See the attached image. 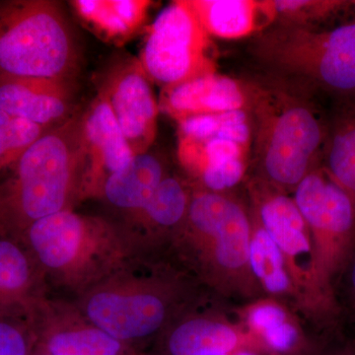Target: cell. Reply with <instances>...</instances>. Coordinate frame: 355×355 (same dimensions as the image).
Masks as SVG:
<instances>
[{"instance_id": "obj_14", "label": "cell", "mask_w": 355, "mask_h": 355, "mask_svg": "<svg viewBox=\"0 0 355 355\" xmlns=\"http://www.w3.org/2000/svg\"><path fill=\"white\" fill-rule=\"evenodd\" d=\"M198 308L180 318L160 336L158 355H200L242 349L263 352L256 338L227 311Z\"/></svg>"}, {"instance_id": "obj_8", "label": "cell", "mask_w": 355, "mask_h": 355, "mask_svg": "<svg viewBox=\"0 0 355 355\" xmlns=\"http://www.w3.org/2000/svg\"><path fill=\"white\" fill-rule=\"evenodd\" d=\"M261 137V177L258 181L284 193L296 187L318 165L323 154L328 123L300 103L277 110Z\"/></svg>"}, {"instance_id": "obj_23", "label": "cell", "mask_w": 355, "mask_h": 355, "mask_svg": "<svg viewBox=\"0 0 355 355\" xmlns=\"http://www.w3.org/2000/svg\"><path fill=\"white\" fill-rule=\"evenodd\" d=\"M79 19L101 38L121 44L132 38L146 19L150 1L76 0L70 2Z\"/></svg>"}, {"instance_id": "obj_30", "label": "cell", "mask_w": 355, "mask_h": 355, "mask_svg": "<svg viewBox=\"0 0 355 355\" xmlns=\"http://www.w3.org/2000/svg\"><path fill=\"white\" fill-rule=\"evenodd\" d=\"M200 355H268L265 352L260 350L252 349H242L234 350L230 352H209V354H203Z\"/></svg>"}, {"instance_id": "obj_20", "label": "cell", "mask_w": 355, "mask_h": 355, "mask_svg": "<svg viewBox=\"0 0 355 355\" xmlns=\"http://www.w3.org/2000/svg\"><path fill=\"white\" fill-rule=\"evenodd\" d=\"M252 219L250 261L252 272L263 296L277 299L291 306L306 322L304 296L292 277L284 254L253 214Z\"/></svg>"}, {"instance_id": "obj_17", "label": "cell", "mask_w": 355, "mask_h": 355, "mask_svg": "<svg viewBox=\"0 0 355 355\" xmlns=\"http://www.w3.org/2000/svg\"><path fill=\"white\" fill-rule=\"evenodd\" d=\"M73 81L33 77H0V112L44 128L73 116Z\"/></svg>"}, {"instance_id": "obj_5", "label": "cell", "mask_w": 355, "mask_h": 355, "mask_svg": "<svg viewBox=\"0 0 355 355\" xmlns=\"http://www.w3.org/2000/svg\"><path fill=\"white\" fill-rule=\"evenodd\" d=\"M292 193L312 240L317 331L321 336H338L336 289L355 244V205L321 167L309 173Z\"/></svg>"}, {"instance_id": "obj_4", "label": "cell", "mask_w": 355, "mask_h": 355, "mask_svg": "<svg viewBox=\"0 0 355 355\" xmlns=\"http://www.w3.org/2000/svg\"><path fill=\"white\" fill-rule=\"evenodd\" d=\"M20 242L44 279L78 295L132 260L130 243L118 228L73 209L34 222Z\"/></svg>"}, {"instance_id": "obj_27", "label": "cell", "mask_w": 355, "mask_h": 355, "mask_svg": "<svg viewBox=\"0 0 355 355\" xmlns=\"http://www.w3.org/2000/svg\"><path fill=\"white\" fill-rule=\"evenodd\" d=\"M35 342L36 336L24 318H0V355H30Z\"/></svg>"}, {"instance_id": "obj_10", "label": "cell", "mask_w": 355, "mask_h": 355, "mask_svg": "<svg viewBox=\"0 0 355 355\" xmlns=\"http://www.w3.org/2000/svg\"><path fill=\"white\" fill-rule=\"evenodd\" d=\"M250 139L245 110L214 114L200 139H179L180 161L200 180L202 190L227 193L245 176Z\"/></svg>"}, {"instance_id": "obj_12", "label": "cell", "mask_w": 355, "mask_h": 355, "mask_svg": "<svg viewBox=\"0 0 355 355\" xmlns=\"http://www.w3.org/2000/svg\"><path fill=\"white\" fill-rule=\"evenodd\" d=\"M233 316L268 355H317L328 340L314 333L291 306L263 296L232 308Z\"/></svg>"}, {"instance_id": "obj_29", "label": "cell", "mask_w": 355, "mask_h": 355, "mask_svg": "<svg viewBox=\"0 0 355 355\" xmlns=\"http://www.w3.org/2000/svg\"><path fill=\"white\" fill-rule=\"evenodd\" d=\"M317 355H355V340L333 338L324 343Z\"/></svg>"}, {"instance_id": "obj_19", "label": "cell", "mask_w": 355, "mask_h": 355, "mask_svg": "<svg viewBox=\"0 0 355 355\" xmlns=\"http://www.w3.org/2000/svg\"><path fill=\"white\" fill-rule=\"evenodd\" d=\"M246 96L237 81L209 73L164 88L160 108L178 121L202 114L244 110Z\"/></svg>"}, {"instance_id": "obj_1", "label": "cell", "mask_w": 355, "mask_h": 355, "mask_svg": "<svg viewBox=\"0 0 355 355\" xmlns=\"http://www.w3.org/2000/svg\"><path fill=\"white\" fill-rule=\"evenodd\" d=\"M144 265L142 270L130 260L79 295L84 318L125 345L159 340L202 303V286L180 266Z\"/></svg>"}, {"instance_id": "obj_24", "label": "cell", "mask_w": 355, "mask_h": 355, "mask_svg": "<svg viewBox=\"0 0 355 355\" xmlns=\"http://www.w3.org/2000/svg\"><path fill=\"white\" fill-rule=\"evenodd\" d=\"M320 167L355 205V99L342 100L328 123Z\"/></svg>"}, {"instance_id": "obj_25", "label": "cell", "mask_w": 355, "mask_h": 355, "mask_svg": "<svg viewBox=\"0 0 355 355\" xmlns=\"http://www.w3.org/2000/svg\"><path fill=\"white\" fill-rule=\"evenodd\" d=\"M205 32L224 39L247 36L257 26L261 4L245 0H198L190 1Z\"/></svg>"}, {"instance_id": "obj_28", "label": "cell", "mask_w": 355, "mask_h": 355, "mask_svg": "<svg viewBox=\"0 0 355 355\" xmlns=\"http://www.w3.org/2000/svg\"><path fill=\"white\" fill-rule=\"evenodd\" d=\"M336 301L340 328L347 324L355 330V244L336 289Z\"/></svg>"}, {"instance_id": "obj_9", "label": "cell", "mask_w": 355, "mask_h": 355, "mask_svg": "<svg viewBox=\"0 0 355 355\" xmlns=\"http://www.w3.org/2000/svg\"><path fill=\"white\" fill-rule=\"evenodd\" d=\"M207 36L190 1L172 2L149 28L139 64L164 88L212 73Z\"/></svg>"}, {"instance_id": "obj_11", "label": "cell", "mask_w": 355, "mask_h": 355, "mask_svg": "<svg viewBox=\"0 0 355 355\" xmlns=\"http://www.w3.org/2000/svg\"><path fill=\"white\" fill-rule=\"evenodd\" d=\"M251 212L280 250L292 277L302 292L306 304V323L317 331L313 301V247L307 224L288 193L252 182Z\"/></svg>"}, {"instance_id": "obj_3", "label": "cell", "mask_w": 355, "mask_h": 355, "mask_svg": "<svg viewBox=\"0 0 355 355\" xmlns=\"http://www.w3.org/2000/svg\"><path fill=\"white\" fill-rule=\"evenodd\" d=\"M6 173L0 178V236L20 241L34 222L85 198L83 114L46 130Z\"/></svg>"}, {"instance_id": "obj_16", "label": "cell", "mask_w": 355, "mask_h": 355, "mask_svg": "<svg viewBox=\"0 0 355 355\" xmlns=\"http://www.w3.org/2000/svg\"><path fill=\"white\" fill-rule=\"evenodd\" d=\"M83 144L85 198L100 196L107 178L135 156L103 89L83 114Z\"/></svg>"}, {"instance_id": "obj_6", "label": "cell", "mask_w": 355, "mask_h": 355, "mask_svg": "<svg viewBox=\"0 0 355 355\" xmlns=\"http://www.w3.org/2000/svg\"><path fill=\"white\" fill-rule=\"evenodd\" d=\"M79 64L78 42L60 4L0 2V77L73 81Z\"/></svg>"}, {"instance_id": "obj_21", "label": "cell", "mask_w": 355, "mask_h": 355, "mask_svg": "<svg viewBox=\"0 0 355 355\" xmlns=\"http://www.w3.org/2000/svg\"><path fill=\"white\" fill-rule=\"evenodd\" d=\"M167 176L158 156L148 151L137 154L125 168L107 178L100 196L114 209L133 217L146 207Z\"/></svg>"}, {"instance_id": "obj_2", "label": "cell", "mask_w": 355, "mask_h": 355, "mask_svg": "<svg viewBox=\"0 0 355 355\" xmlns=\"http://www.w3.org/2000/svg\"><path fill=\"white\" fill-rule=\"evenodd\" d=\"M251 209L228 193L198 190L170 247L180 268L221 300L239 304L263 297L252 272Z\"/></svg>"}, {"instance_id": "obj_15", "label": "cell", "mask_w": 355, "mask_h": 355, "mask_svg": "<svg viewBox=\"0 0 355 355\" xmlns=\"http://www.w3.org/2000/svg\"><path fill=\"white\" fill-rule=\"evenodd\" d=\"M27 321L49 355H123L125 343L87 321L78 309L55 305L46 298Z\"/></svg>"}, {"instance_id": "obj_26", "label": "cell", "mask_w": 355, "mask_h": 355, "mask_svg": "<svg viewBox=\"0 0 355 355\" xmlns=\"http://www.w3.org/2000/svg\"><path fill=\"white\" fill-rule=\"evenodd\" d=\"M48 130L0 112V177Z\"/></svg>"}, {"instance_id": "obj_13", "label": "cell", "mask_w": 355, "mask_h": 355, "mask_svg": "<svg viewBox=\"0 0 355 355\" xmlns=\"http://www.w3.org/2000/svg\"><path fill=\"white\" fill-rule=\"evenodd\" d=\"M102 89L133 154L147 153L155 139L159 107L139 60L116 67Z\"/></svg>"}, {"instance_id": "obj_22", "label": "cell", "mask_w": 355, "mask_h": 355, "mask_svg": "<svg viewBox=\"0 0 355 355\" xmlns=\"http://www.w3.org/2000/svg\"><path fill=\"white\" fill-rule=\"evenodd\" d=\"M193 193L180 178L169 176L159 184L146 207L133 220L146 229L154 246L170 245L184 225Z\"/></svg>"}, {"instance_id": "obj_7", "label": "cell", "mask_w": 355, "mask_h": 355, "mask_svg": "<svg viewBox=\"0 0 355 355\" xmlns=\"http://www.w3.org/2000/svg\"><path fill=\"white\" fill-rule=\"evenodd\" d=\"M270 43L266 58L282 71L340 99H355V20L324 32H288Z\"/></svg>"}, {"instance_id": "obj_18", "label": "cell", "mask_w": 355, "mask_h": 355, "mask_svg": "<svg viewBox=\"0 0 355 355\" xmlns=\"http://www.w3.org/2000/svg\"><path fill=\"white\" fill-rule=\"evenodd\" d=\"M44 282L23 243L0 236V318L27 320L44 299Z\"/></svg>"}, {"instance_id": "obj_31", "label": "cell", "mask_w": 355, "mask_h": 355, "mask_svg": "<svg viewBox=\"0 0 355 355\" xmlns=\"http://www.w3.org/2000/svg\"><path fill=\"white\" fill-rule=\"evenodd\" d=\"M41 355H49V354H46V352H43V354H41Z\"/></svg>"}]
</instances>
